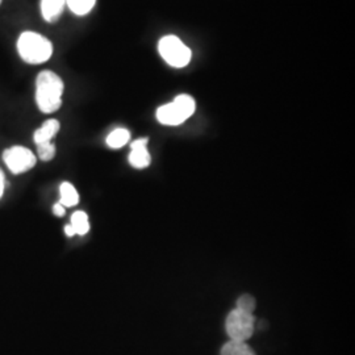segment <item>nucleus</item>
Masks as SVG:
<instances>
[{"label": "nucleus", "instance_id": "1", "mask_svg": "<svg viewBox=\"0 0 355 355\" xmlns=\"http://www.w3.org/2000/svg\"><path fill=\"white\" fill-rule=\"evenodd\" d=\"M64 82L55 73L45 70L36 79V103L38 110L44 114H53L62 104Z\"/></svg>", "mask_w": 355, "mask_h": 355}, {"label": "nucleus", "instance_id": "2", "mask_svg": "<svg viewBox=\"0 0 355 355\" xmlns=\"http://www.w3.org/2000/svg\"><path fill=\"white\" fill-rule=\"evenodd\" d=\"M17 51L26 64H44L53 54V45L48 38L38 33L24 32L17 40Z\"/></svg>", "mask_w": 355, "mask_h": 355}, {"label": "nucleus", "instance_id": "3", "mask_svg": "<svg viewBox=\"0 0 355 355\" xmlns=\"http://www.w3.org/2000/svg\"><path fill=\"white\" fill-rule=\"evenodd\" d=\"M196 104L190 95L182 94L173 103L165 104L157 110V120L164 125H180L195 112Z\"/></svg>", "mask_w": 355, "mask_h": 355}, {"label": "nucleus", "instance_id": "4", "mask_svg": "<svg viewBox=\"0 0 355 355\" xmlns=\"http://www.w3.org/2000/svg\"><path fill=\"white\" fill-rule=\"evenodd\" d=\"M158 51L161 57L173 67L180 69L190 64L192 55L190 48L177 36H166L161 38L158 44Z\"/></svg>", "mask_w": 355, "mask_h": 355}, {"label": "nucleus", "instance_id": "5", "mask_svg": "<svg viewBox=\"0 0 355 355\" xmlns=\"http://www.w3.org/2000/svg\"><path fill=\"white\" fill-rule=\"evenodd\" d=\"M225 329L232 341L245 343L253 336L255 330V318L253 313H248L241 309L234 308L227 318Z\"/></svg>", "mask_w": 355, "mask_h": 355}, {"label": "nucleus", "instance_id": "6", "mask_svg": "<svg viewBox=\"0 0 355 355\" xmlns=\"http://www.w3.org/2000/svg\"><path fill=\"white\" fill-rule=\"evenodd\" d=\"M3 159L10 171L17 175L29 171L36 165V157L29 149L23 146H13L3 153Z\"/></svg>", "mask_w": 355, "mask_h": 355}, {"label": "nucleus", "instance_id": "7", "mask_svg": "<svg viewBox=\"0 0 355 355\" xmlns=\"http://www.w3.org/2000/svg\"><path fill=\"white\" fill-rule=\"evenodd\" d=\"M148 139H140L132 142V152L129 154V164L135 168H145L150 165L152 157L146 149Z\"/></svg>", "mask_w": 355, "mask_h": 355}, {"label": "nucleus", "instance_id": "8", "mask_svg": "<svg viewBox=\"0 0 355 355\" xmlns=\"http://www.w3.org/2000/svg\"><path fill=\"white\" fill-rule=\"evenodd\" d=\"M64 0H41V15L48 23H55L64 12Z\"/></svg>", "mask_w": 355, "mask_h": 355}, {"label": "nucleus", "instance_id": "9", "mask_svg": "<svg viewBox=\"0 0 355 355\" xmlns=\"http://www.w3.org/2000/svg\"><path fill=\"white\" fill-rule=\"evenodd\" d=\"M60 130V123L54 119H51L48 121H45L41 127L33 135V140L36 142V145L40 144H45V142H51V139L55 137V135Z\"/></svg>", "mask_w": 355, "mask_h": 355}, {"label": "nucleus", "instance_id": "10", "mask_svg": "<svg viewBox=\"0 0 355 355\" xmlns=\"http://www.w3.org/2000/svg\"><path fill=\"white\" fill-rule=\"evenodd\" d=\"M60 193H61V200H60L61 205L74 207L79 203V195L76 192V187L71 183H67V182L62 183L61 189H60Z\"/></svg>", "mask_w": 355, "mask_h": 355}, {"label": "nucleus", "instance_id": "11", "mask_svg": "<svg viewBox=\"0 0 355 355\" xmlns=\"http://www.w3.org/2000/svg\"><path fill=\"white\" fill-rule=\"evenodd\" d=\"M221 355H255V353L249 345H246V343L230 340L223 346Z\"/></svg>", "mask_w": 355, "mask_h": 355}, {"label": "nucleus", "instance_id": "12", "mask_svg": "<svg viewBox=\"0 0 355 355\" xmlns=\"http://www.w3.org/2000/svg\"><path fill=\"white\" fill-rule=\"evenodd\" d=\"M130 139V133L124 128L114 129V132L107 137V145L112 149H120L124 145H127L128 141Z\"/></svg>", "mask_w": 355, "mask_h": 355}, {"label": "nucleus", "instance_id": "13", "mask_svg": "<svg viewBox=\"0 0 355 355\" xmlns=\"http://www.w3.org/2000/svg\"><path fill=\"white\" fill-rule=\"evenodd\" d=\"M70 225L76 230V234L85 236L86 233H89V216L86 215L83 211H76L74 215L71 216Z\"/></svg>", "mask_w": 355, "mask_h": 355}, {"label": "nucleus", "instance_id": "14", "mask_svg": "<svg viewBox=\"0 0 355 355\" xmlns=\"http://www.w3.org/2000/svg\"><path fill=\"white\" fill-rule=\"evenodd\" d=\"M67 7L71 10V12L78 16H85L91 12V10L95 7L96 0H64Z\"/></svg>", "mask_w": 355, "mask_h": 355}, {"label": "nucleus", "instance_id": "15", "mask_svg": "<svg viewBox=\"0 0 355 355\" xmlns=\"http://www.w3.org/2000/svg\"><path fill=\"white\" fill-rule=\"evenodd\" d=\"M37 153L41 161L48 162V161H51L55 155V146L51 142L40 144V145H37Z\"/></svg>", "mask_w": 355, "mask_h": 355}, {"label": "nucleus", "instance_id": "16", "mask_svg": "<svg viewBox=\"0 0 355 355\" xmlns=\"http://www.w3.org/2000/svg\"><path fill=\"white\" fill-rule=\"evenodd\" d=\"M255 299L250 295H242L241 297L237 300V309H241L243 312L253 313L255 309Z\"/></svg>", "mask_w": 355, "mask_h": 355}, {"label": "nucleus", "instance_id": "17", "mask_svg": "<svg viewBox=\"0 0 355 355\" xmlns=\"http://www.w3.org/2000/svg\"><path fill=\"white\" fill-rule=\"evenodd\" d=\"M53 212H54V215L58 216V217H62V216H64V205H61V204H55L54 205V208H53Z\"/></svg>", "mask_w": 355, "mask_h": 355}, {"label": "nucleus", "instance_id": "18", "mask_svg": "<svg viewBox=\"0 0 355 355\" xmlns=\"http://www.w3.org/2000/svg\"><path fill=\"white\" fill-rule=\"evenodd\" d=\"M64 233H66L69 237H73V236L76 234V230L73 229L71 225H66V227H64Z\"/></svg>", "mask_w": 355, "mask_h": 355}, {"label": "nucleus", "instance_id": "19", "mask_svg": "<svg viewBox=\"0 0 355 355\" xmlns=\"http://www.w3.org/2000/svg\"><path fill=\"white\" fill-rule=\"evenodd\" d=\"M3 192H4V174L0 170V198L3 196Z\"/></svg>", "mask_w": 355, "mask_h": 355}, {"label": "nucleus", "instance_id": "20", "mask_svg": "<svg viewBox=\"0 0 355 355\" xmlns=\"http://www.w3.org/2000/svg\"><path fill=\"white\" fill-rule=\"evenodd\" d=\"M1 1H3V0H0V4H1Z\"/></svg>", "mask_w": 355, "mask_h": 355}]
</instances>
